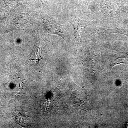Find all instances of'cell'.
<instances>
[{
	"mask_svg": "<svg viewBox=\"0 0 128 128\" xmlns=\"http://www.w3.org/2000/svg\"><path fill=\"white\" fill-rule=\"evenodd\" d=\"M112 34H124L128 37V25L122 27L111 29L100 27L96 28L93 32L92 36L95 38H98L104 35Z\"/></svg>",
	"mask_w": 128,
	"mask_h": 128,
	"instance_id": "obj_2",
	"label": "cell"
},
{
	"mask_svg": "<svg viewBox=\"0 0 128 128\" xmlns=\"http://www.w3.org/2000/svg\"><path fill=\"white\" fill-rule=\"evenodd\" d=\"M88 24V21L76 18L74 21L73 26L74 30L75 41L76 46L81 49L82 39L86 28Z\"/></svg>",
	"mask_w": 128,
	"mask_h": 128,
	"instance_id": "obj_1",
	"label": "cell"
}]
</instances>
